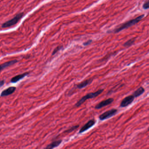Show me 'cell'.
I'll list each match as a JSON object with an SVG mask.
<instances>
[{
  "mask_svg": "<svg viewBox=\"0 0 149 149\" xmlns=\"http://www.w3.org/2000/svg\"><path fill=\"white\" fill-rule=\"evenodd\" d=\"M144 16V14H143V15L137 17V18H134V19H131V20L127 22L123 23V24L118 26L114 30L112 31L111 32L118 33V32H120L121 31H123V30L129 28L132 26L137 24L140 21Z\"/></svg>",
  "mask_w": 149,
  "mask_h": 149,
  "instance_id": "1",
  "label": "cell"
},
{
  "mask_svg": "<svg viewBox=\"0 0 149 149\" xmlns=\"http://www.w3.org/2000/svg\"><path fill=\"white\" fill-rule=\"evenodd\" d=\"M104 90L103 89H102L98 90L97 92H94L89 93L88 94L86 95H84L82 98L80 100H79L75 104L74 106L76 107H80L88 99L93 98H95V97L100 95V94H101L104 92Z\"/></svg>",
  "mask_w": 149,
  "mask_h": 149,
  "instance_id": "2",
  "label": "cell"
},
{
  "mask_svg": "<svg viewBox=\"0 0 149 149\" xmlns=\"http://www.w3.org/2000/svg\"><path fill=\"white\" fill-rule=\"evenodd\" d=\"M23 16H24L23 13H20L18 14L12 19H10V20L7 21L6 22L3 23L2 25V27L3 28H6L16 25L19 21L20 20V19L23 17Z\"/></svg>",
  "mask_w": 149,
  "mask_h": 149,
  "instance_id": "3",
  "label": "cell"
},
{
  "mask_svg": "<svg viewBox=\"0 0 149 149\" xmlns=\"http://www.w3.org/2000/svg\"><path fill=\"white\" fill-rule=\"evenodd\" d=\"M117 112H118V110L117 109H111L110 110L106 111L105 113H103L101 115H99V119L101 121H103V120L114 116L117 113Z\"/></svg>",
  "mask_w": 149,
  "mask_h": 149,
  "instance_id": "4",
  "label": "cell"
},
{
  "mask_svg": "<svg viewBox=\"0 0 149 149\" xmlns=\"http://www.w3.org/2000/svg\"><path fill=\"white\" fill-rule=\"evenodd\" d=\"M135 98L133 95L126 96L122 100L119 106L121 108H124V107H126L127 106H129L133 102Z\"/></svg>",
  "mask_w": 149,
  "mask_h": 149,
  "instance_id": "5",
  "label": "cell"
},
{
  "mask_svg": "<svg viewBox=\"0 0 149 149\" xmlns=\"http://www.w3.org/2000/svg\"><path fill=\"white\" fill-rule=\"evenodd\" d=\"M96 120L94 119H92L91 120H89L88 123H86L79 130V133H82L88 130L89 129L92 128L96 123Z\"/></svg>",
  "mask_w": 149,
  "mask_h": 149,
  "instance_id": "6",
  "label": "cell"
},
{
  "mask_svg": "<svg viewBox=\"0 0 149 149\" xmlns=\"http://www.w3.org/2000/svg\"><path fill=\"white\" fill-rule=\"evenodd\" d=\"M114 99L113 98H109L105 100H103L98 104L95 106V109H102L105 106L111 104L114 102Z\"/></svg>",
  "mask_w": 149,
  "mask_h": 149,
  "instance_id": "7",
  "label": "cell"
},
{
  "mask_svg": "<svg viewBox=\"0 0 149 149\" xmlns=\"http://www.w3.org/2000/svg\"><path fill=\"white\" fill-rule=\"evenodd\" d=\"M93 81V79L92 78L88 79L87 80H84L80 83L77 84L76 85V88L79 89H82L84 88H85L88 85L91 84Z\"/></svg>",
  "mask_w": 149,
  "mask_h": 149,
  "instance_id": "8",
  "label": "cell"
},
{
  "mask_svg": "<svg viewBox=\"0 0 149 149\" xmlns=\"http://www.w3.org/2000/svg\"><path fill=\"white\" fill-rule=\"evenodd\" d=\"M16 88L15 87H11L7 88L5 90L1 92V97H4V96H8V95H10L15 92Z\"/></svg>",
  "mask_w": 149,
  "mask_h": 149,
  "instance_id": "9",
  "label": "cell"
},
{
  "mask_svg": "<svg viewBox=\"0 0 149 149\" xmlns=\"http://www.w3.org/2000/svg\"><path fill=\"white\" fill-rule=\"evenodd\" d=\"M28 74V73H22V74L17 75V76L13 77V78L11 79V82L12 83H15L17 82L18 81L21 80L24 77L26 76Z\"/></svg>",
  "mask_w": 149,
  "mask_h": 149,
  "instance_id": "10",
  "label": "cell"
},
{
  "mask_svg": "<svg viewBox=\"0 0 149 149\" xmlns=\"http://www.w3.org/2000/svg\"><path fill=\"white\" fill-rule=\"evenodd\" d=\"M18 62V61L16 59L13 60V61H10L7 62L3 64L0 65V71H1L4 69L9 67V66H11L13 64H15Z\"/></svg>",
  "mask_w": 149,
  "mask_h": 149,
  "instance_id": "11",
  "label": "cell"
},
{
  "mask_svg": "<svg viewBox=\"0 0 149 149\" xmlns=\"http://www.w3.org/2000/svg\"><path fill=\"white\" fill-rule=\"evenodd\" d=\"M145 92V89L143 87H140L133 93V95L134 96L135 98H137L143 94Z\"/></svg>",
  "mask_w": 149,
  "mask_h": 149,
  "instance_id": "12",
  "label": "cell"
},
{
  "mask_svg": "<svg viewBox=\"0 0 149 149\" xmlns=\"http://www.w3.org/2000/svg\"><path fill=\"white\" fill-rule=\"evenodd\" d=\"M62 142V140H59L53 141L52 143H51L50 144L48 145L46 147V148H47V149H53V148L58 146L59 145L61 144Z\"/></svg>",
  "mask_w": 149,
  "mask_h": 149,
  "instance_id": "13",
  "label": "cell"
},
{
  "mask_svg": "<svg viewBox=\"0 0 149 149\" xmlns=\"http://www.w3.org/2000/svg\"><path fill=\"white\" fill-rule=\"evenodd\" d=\"M135 40V39H130L129 40L127 41V42H125L124 44H123V46L126 47H130L132 46L134 43Z\"/></svg>",
  "mask_w": 149,
  "mask_h": 149,
  "instance_id": "14",
  "label": "cell"
},
{
  "mask_svg": "<svg viewBox=\"0 0 149 149\" xmlns=\"http://www.w3.org/2000/svg\"><path fill=\"white\" fill-rule=\"evenodd\" d=\"M79 127V125H76L72 126V127H71L69 129H68L67 130L64 131V133H71V132H73V131L76 130V129L78 128Z\"/></svg>",
  "mask_w": 149,
  "mask_h": 149,
  "instance_id": "15",
  "label": "cell"
},
{
  "mask_svg": "<svg viewBox=\"0 0 149 149\" xmlns=\"http://www.w3.org/2000/svg\"><path fill=\"white\" fill-rule=\"evenodd\" d=\"M143 8L144 9H148L149 7V1L148 0L145 2L143 6Z\"/></svg>",
  "mask_w": 149,
  "mask_h": 149,
  "instance_id": "16",
  "label": "cell"
},
{
  "mask_svg": "<svg viewBox=\"0 0 149 149\" xmlns=\"http://www.w3.org/2000/svg\"><path fill=\"white\" fill-rule=\"evenodd\" d=\"M62 48V47H57L56 48L54 49L52 55H54V54H56L58 51H59V50L61 49Z\"/></svg>",
  "mask_w": 149,
  "mask_h": 149,
  "instance_id": "17",
  "label": "cell"
},
{
  "mask_svg": "<svg viewBox=\"0 0 149 149\" xmlns=\"http://www.w3.org/2000/svg\"><path fill=\"white\" fill-rule=\"evenodd\" d=\"M92 40H88V41L84 43V46H88V45H90V44L92 43Z\"/></svg>",
  "mask_w": 149,
  "mask_h": 149,
  "instance_id": "18",
  "label": "cell"
},
{
  "mask_svg": "<svg viewBox=\"0 0 149 149\" xmlns=\"http://www.w3.org/2000/svg\"><path fill=\"white\" fill-rule=\"evenodd\" d=\"M5 84V81L2 80V81H0V88L2 87Z\"/></svg>",
  "mask_w": 149,
  "mask_h": 149,
  "instance_id": "19",
  "label": "cell"
}]
</instances>
